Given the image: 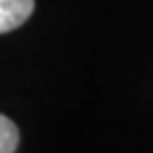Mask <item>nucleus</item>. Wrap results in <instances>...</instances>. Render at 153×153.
<instances>
[{
    "label": "nucleus",
    "mask_w": 153,
    "mask_h": 153,
    "mask_svg": "<svg viewBox=\"0 0 153 153\" xmlns=\"http://www.w3.org/2000/svg\"><path fill=\"white\" fill-rule=\"evenodd\" d=\"M34 11V0H0V34L19 28Z\"/></svg>",
    "instance_id": "nucleus-1"
},
{
    "label": "nucleus",
    "mask_w": 153,
    "mask_h": 153,
    "mask_svg": "<svg viewBox=\"0 0 153 153\" xmlns=\"http://www.w3.org/2000/svg\"><path fill=\"white\" fill-rule=\"evenodd\" d=\"M17 145H19L17 126L9 117L0 115V153H15Z\"/></svg>",
    "instance_id": "nucleus-2"
}]
</instances>
